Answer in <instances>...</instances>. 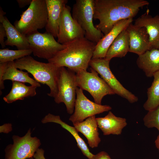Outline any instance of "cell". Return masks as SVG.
I'll list each match as a JSON object with an SVG mask.
<instances>
[{
  "instance_id": "6da1fadb",
  "label": "cell",
  "mask_w": 159,
  "mask_h": 159,
  "mask_svg": "<svg viewBox=\"0 0 159 159\" xmlns=\"http://www.w3.org/2000/svg\"><path fill=\"white\" fill-rule=\"evenodd\" d=\"M94 3L93 19L99 21L95 27L105 35L118 22L133 18L149 4L145 0H94Z\"/></svg>"
},
{
  "instance_id": "7a4b0ae2",
  "label": "cell",
  "mask_w": 159,
  "mask_h": 159,
  "mask_svg": "<svg viewBox=\"0 0 159 159\" xmlns=\"http://www.w3.org/2000/svg\"><path fill=\"white\" fill-rule=\"evenodd\" d=\"M65 48L48 60L56 66L64 67L77 73L87 70L92 59L96 43L85 37L66 44Z\"/></svg>"
},
{
  "instance_id": "3957f363",
  "label": "cell",
  "mask_w": 159,
  "mask_h": 159,
  "mask_svg": "<svg viewBox=\"0 0 159 159\" xmlns=\"http://www.w3.org/2000/svg\"><path fill=\"white\" fill-rule=\"evenodd\" d=\"M16 67L20 70H25L33 76L38 82L48 86L50 90L48 96L54 98L58 92V81L60 67L48 62L37 61L30 55L14 61Z\"/></svg>"
},
{
  "instance_id": "277c9868",
  "label": "cell",
  "mask_w": 159,
  "mask_h": 159,
  "mask_svg": "<svg viewBox=\"0 0 159 159\" xmlns=\"http://www.w3.org/2000/svg\"><path fill=\"white\" fill-rule=\"evenodd\" d=\"M48 20L45 0H32L28 8L23 11L14 26L22 34L27 35L45 28Z\"/></svg>"
},
{
  "instance_id": "5b68a950",
  "label": "cell",
  "mask_w": 159,
  "mask_h": 159,
  "mask_svg": "<svg viewBox=\"0 0 159 159\" xmlns=\"http://www.w3.org/2000/svg\"><path fill=\"white\" fill-rule=\"evenodd\" d=\"M94 0H76L73 5L72 15L85 32V37L97 44L104 35L94 25Z\"/></svg>"
},
{
  "instance_id": "8992f818",
  "label": "cell",
  "mask_w": 159,
  "mask_h": 159,
  "mask_svg": "<svg viewBox=\"0 0 159 159\" xmlns=\"http://www.w3.org/2000/svg\"><path fill=\"white\" fill-rule=\"evenodd\" d=\"M91 72L82 70L76 73L77 87L88 92L93 97L95 102L101 105L103 97L107 95L115 94L105 81L92 68Z\"/></svg>"
},
{
  "instance_id": "52a82bcc",
  "label": "cell",
  "mask_w": 159,
  "mask_h": 159,
  "mask_svg": "<svg viewBox=\"0 0 159 159\" xmlns=\"http://www.w3.org/2000/svg\"><path fill=\"white\" fill-rule=\"evenodd\" d=\"M26 37L29 49L34 55L47 60L66 47L65 44L58 42L52 34L47 32L42 33L38 31L26 35Z\"/></svg>"
},
{
  "instance_id": "ba28073f",
  "label": "cell",
  "mask_w": 159,
  "mask_h": 159,
  "mask_svg": "<svg viewBox=\"0 0 159 159\" xmlns=\"http://www.w3.org/2000/svg\"><path fill=\"white\" fill-rule=\"evenodd\" d=\"M64 67H60L58 81V92L54 98L55 102L65 105L67 113L72 114L74 112L77 88L76 74Z\"/></svg>"
},
{
  "instance_id": "9c48e42d",
  "label": "cell",
  "mask_w": 159,
  "mask_h": 159,
  "mask_svg": "<svg viewBox=\"0 0 159 159\" xmlns=\"http://www.w3.org/2000/svg\"><path fill=\"white\" fill-rule=\"evenodd\" d=\"M29 129L22 137L14 135L13 143L7 145L5 149V159H26L33 157L41 145L40 140L31 136Z\"/></svg>"
},
{
  "instance_id": "30bf717a",
  "label": "cell",
  "mask_w": 159,
  "mask_h": 159,
  "mask_svg": "<svg viewBox=\"0 0 159 159\" xmlns=\"http://www.w3.org/2000/svg\"><path fill=\"white\" fill-rule=\"evenodd\" d=\"M110 61L105 58H92L89 66L100 75L115 94L125 99L131 103L137 102L138 100V97L125 88L112 72L109 66Z\"/></svg>"
},
{
  "instance_id": "8fae6325",
  "label": "cell",
  "mask_w": 159,
  "mask_h": 159,
  "mask_svg": "<svg viewBox=\"0 0 159 159\" xmlns=\"http://www.w3.org/2000/svg\"><path fill=\"white\" fill-rule=\"evenodd\" d=\"M76 93L74 112L69 119L73 124L81 122L89 117L112 109L109 105H99L91 101L85 96L83 90L78 87Z\"/></svg>"
},
{
  "instance_id": "7c38bea8",
  "label": "cell",
  "mask_w": 159,
  "mask_h": 159,
  "mask_svg": "<svg viewBox=\"0 0 159 159\" xmlns=\"http://www.w3.org/2000/svg\"><path fill=\"white\" fill-rule=\"evenodd\" d=\"M71 8L65 5L60 20L57 42L65 44L74 40L85 37V32L72 17Z\"/></svg>"
},
{
  "instance_id": "4fadbf2b",
  "label": "cell",
  "mask_w": 159,
  "mask_h": 159,
  "mask_svg": "<svg viewBox=\"0 0 159 159\" xmlns=\"http://www.w3.org/2000/svg\"><path fill=\"white\" fill-rule=\"evenodd\" d=\"M129 37V52L138 56L152 49L146 28L130 23L126 29Z\"/></svg>"
},
{
  "instance_id": "5bb4252c",
  "label": "cell",
  "mask_w": 159,
  "mask_h": 159,
  "mask_svg": "<svg viewBox=\"0 0 159 159\" xmlns=\"http://www.w3.org/2000/svg\"><path fill=\"white\" fill-rule=\"evenodd\" d=\"M6 80L28 83L37 87L41 86L39 83L29 77L27 72L18 70L15 66L14 61L0 64V92L4 88V81Z\"/></svg>"
},
{
  "instance_id": "9a60e30c",
  "label": "cell",
  "mask_w": 159,
  "mask_h": 159,
  "mask_svg": "<svg viewBox=\"0 0 159 159\" xmlns=\"http://www.w3.org/2000/svg\"><path fill=\"white\" fill-rule=\"evenodd\" d=\"M133 21V18L121 20L96 44L92 58H105L110 46L118 35L126 29Z\"/></svg>"
},
{
  "instance_id": "2e32d148",
  "label": "cell",
  "mask_w": 159,
  "mask_h": 159,
  "mask_svg": "<svg viewBox=\"0 0 159 159\" xmlns=\"http://www.w3.org/2000/svg\"><path fill=\"white\" fill-rule=\"evenodd\" d=\"M48 12L46 32L57 38L62 11L68 2L67 0H45Z\"/></svg>"
},
{
  "instance_id": "e0dca14e",
  "label": "cell",
  "mask_w": 159,
  "mask_h": 159,
  "mask_svg": "<svg viewBox=\"0 0 159 159\" xmlns=\"http://www.w3.org/2000/svg\"><path fill=\"white\" fill-rule=\"evenodd\" d=\"M149 10L137 19L134 24L144 27L149 35L152 49H159V16L152 17L149 14Z\"/></svg>"
},
{
  "instance_id": "ac0fdd59",
  "label": "cell",
  "mask_w": 159,
  "mask_h": 159,
  "mask_svg": "<svg viewBox=\"0 0 159 159\" xmlns=\"http://www.w3.org/2000/svg\"><path fill=\"white\" fill-rule=\"evenodd\" d=\"M98 127L104 135H120L127 124L125 118L117 117L111 111L104 117L96 118Z\"/></svg>"
},
{
  "instance_id": "d6986e66",
  "label": "cell",
  "mask_w": 159,
  "mask_h": 159,
  "mask_svg": "<svg viewBox=\"0 0 159 159\" xmlns=\"http://www.w3.org/2000/svg\"><path fill=\"white\" fill-rule=\"evenodd\" d=\"M77 131L82 134L92 148L97 147L101 142L95 116L89 117L82 122L73 124Z\"/></svg>"
},
{
  "instance_id": "ffe728a7",
  "label": "cell",
  "mask_w": 159,
  "mask_h": 159,
  "mask_svg": "<svg viewBox=\"0 0 159 159\" xmlns=\"http://www.w3.org/2000/svg\"><path fill=\"white\" fill-rule=\"evenodd\" d=\"M136 64L147 77H153L159 71V49H152L138 56Z\"/></svg>"
},
{
  "instance_id": "44dd1931",
  "label": "cell",
  "mask_w": 159,
  "mask_h": 159,
  "mask_svg": "<svg viewBox=\"0 0 159 159\" xmlns=\"http://www.w3.org/2000/svg\"><path fill=\"white\" fill-rule=\"evenodd\" d=\"M2 23L7 34V39L5 41L6 45L15 46L19 50L29 49L26 36L21 33L6 16Z\"/></svg>"
},
{
  "instance_id": "7402d4cb",
  "label": "cell",
  "mask_w": 159,
  "mask_h": 159,
  "mask_svg": "<svg viewBox=\"0 0 159 159\" xmlns=\"http://www.w3.org/2000/svg\"><path fill=\"white\" fill-rule=\"evenodd\" d=\"M41 122L43 123L51 122L59 124L74 137L77 142V146L84 155L89 158L94 155L90 151L87 144L79 135L75 128L62 121L59 115H55L49 113L42 119Z\"/></svg>"
},
{
  "instance_id": "603a6c76",
  "label": "cell",
  "mask_w": 159,
  "mask_h": 159,
  "mask_svg": "<svg viewBox=\"0 0 159 159\" xmlns=\"http://www.w3.org/2000/svg\"><path fill=\"white\" fill-rule=\"evenodd\" d=\"M129 37L126 29L117 36L108 49L105 58L110 60L114 57H125L129 51Z\"/></svg>"
},
{
  "instance_id": "cb8c5ba5",
  "label": "cell",
  "mask_w": 159,
  "mask_h": 159,
  "mask_svg": "<svg viewBox=\"0 0 159 159\" xmlns=\"http://www.w3.org/2000/svg\"><path fill=\"white\" fill-rule=\"evenodd\" d=\"M12 86L9 92L3 97L4 101L7 103H12L25 98L33 97L36 95L37 87L32 85L27 86L24 83L12 82Z\"/></svg>"
},
{
  "instance_id": "d4e9b609",
  "label": "cell",
  "mask_w": 159,
  "mask_h": 159,
  "mask_svg": "<svg viewBox=\"0 0 159 159\" xmlns=\"http://www.w3.org/2000/svg\"><path fill=\"white\" fill-rule=\"evenodd\" d=\"M153 77V80L147 89V99L143 105L148 111L154 109L159 105V71L155 72Z\"/></svg>"
},
{
  "instance_id": "484cf974",
  "label": "cell",
  "mask_w": 159,
  "mask_h": 159,
  "mask_svg": "<svg viewBox=\"0 0 159 159\" xmlns=\"http://www.w3.org/2000/svg\"><path fill=\"white\" fill-rule=\"evenodd\" d=\"M32 53L30 49L17 50H10L8 48L0 49V63L12 62Z\"/></svg>"
},
{
  "instance_id": "4316f807",
  "label": "cell",
  "mask_w": 159,
  "mask_h": 159,
  "mask_svg": "<svg viewBox=\"0 0 159 159\" xmlns=\"http://www.w3.org/2000/svg\"><path fill=\"white\" fill-rule=\"evenodd\" d=\"M143 121L148 128L155 127L159 131V105L154 109L148 111Z\"/></svg>"
},
{
  "instance_id": "83f0119b",
  "label": "cell",
  "mask_w": 159,
  "mask_h": 159,
  "mask_svg": "<svg viewBox=\"0 0 159 159\" xmlns=\"http://www.w3.org/2000/svg\"><path fill=\"white\" fill-rule=\"evenodd\" d=\"M7 37V34L5 28L2 23H0V43L2 48L6 46L4 38Z\"/></svg>"
},
{
  "instance_id": "f1b7e54d",
  "label": "cell",
  "mask_w": 159,
  "mask_h": 159,
  "mask_svg": "<svg viewBox=\"0 0 159 159\" xmlns=\"http://www.w3.org/2000/svg\"><path fill=\"white\" fill-rule=\"evenodd\" d=\"M88 159H111L109 154L104 151H101Z\"/></svg>"
},
{
  "instance_id": "f546056e",
  "label": "cell",
  "mask_w": 159,
  "mask_h": 159,
  "mask_svg": "<svg viewBox=\"0 0 159 159\" xmlns=\"http://www.w3.org/2000/svg\"><path fill=\"white\" fill-rule=\"evenodd\" d=\"M44 151L42 148H38L33 157L29 159H46L44 155Z\"/></svg>"
},
{
  "instance_id": "4dcf8cb0",
  "label": "cell",
  "mask_w": 159,
  "mask_h": 159,
  "mask_svg": "<svg viewBox=\"0 0 159 159\" xmlns=\"http://www.w3.org/2000/svg\"><path fill=\"white\" fill-rule=\"evenodd\" d=\"M12 125L11 123H6L0 126V132L8 133L12 130Z\"/></svg>"
},
{
  "instance_id": "1f68e13d",
  "label": "cell",
  "mask_w": 159,
  "mask_h": 159,
  "mask_svg": "<svg viewBox=\"0 0 159 159\" xmlns=\"http://www.w3.org/2000/svg\"><path fill=\"white\" fill-rule=\"evenodd\" d=\"M32 0H17L19 7L22 8L26 5H30Z\"/></svg>"
},
{
  "instance_id": "d6a6232c",
  "label": "cell",
  "mask_w": 159,
  "mask_h": 159,
  "mask_svg": "<svg viewBox=\"0 0 159 159\" xmlns=\"http://www.w3.org/2000/svg\"><path fill=\"white\" fill-rule=\"evenodd\" d=\"M6 13L4 11L1 6L0 7V23H2L5 18Z\"/></svg>"
},
{
  "instance_id": "836d02e7",
  "label": "cell",
  "mask_w": 159,
  "mask_h": 159,
  "mask_svg": "<svg viewBox=\"0 0 159 159\" xmlns=\"http://www.w3.org/2000/svg\"><path fill=\"white\" fill-rule=\"evenodd\" d=\"M155 143L156 147L159 151V134L155 141Z\"/></svg>"
},
{
  "instance_id": "e575fe53",
  "label": "cell",
  "mask_w": 159,
  "mask_h": 159,
  "mask_svg": "<svg viewBox=\"0 0 159 159\" xmlns=\"http://www.w3.org/2000/svg\"></svg>"
}]
</instances>
